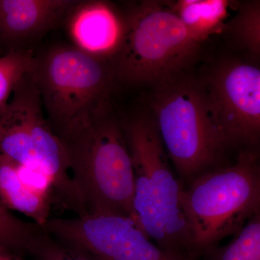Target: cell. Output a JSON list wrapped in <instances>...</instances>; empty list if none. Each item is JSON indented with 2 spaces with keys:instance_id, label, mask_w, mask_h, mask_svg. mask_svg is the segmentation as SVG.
I'll list each match as a JSON object with an SVG mask.
<instances>
[{
  "instance_id": "obj_1",
  "label": "cell",
  "mask_w": 260,
  "mask_h": 260,
  "mask_svg": "<svg viewBox=\"0 0 260 260\" xmlns=\"http://www.w3.org/2000/svg\"><path fill=\"white\" fill-rule=\"evenodd\" d=\"M134 171L133 208L140 230L157 245L194 260L181 205L183 186L173 172L153 117L121 123Z\"/></svg>"
},
{
  "instance_id": "obj_2",
  "label": "cell",
  "mask_w": 260,
  "mask_h": 260,
  "mask_svg": "<svg viewBox=\"0 0 260 260\" xmlns=\"http://www.w3.org/2000/svg\"><path fill=\"white\" fill-rule=\"evenodd\" d=\"M48 122L59 139L109 112L115 73L110 60L74 45H59L34 56L30 71Z\"/></svg>"
},
{
  "instance_id": "obj_3",
  "label": "cell",
  "mask_w": 260,
  "mask_h": 260,
  "mask_svg": "<svg viewBox=\"0 0 260 260\" xmlns=\"http://www.w3.org/2000/svg\"><path fill=\"white\" fill-rule=\"evenodd\" d=\"M181 200L198 260L260 213L257 155L243 150L232 165L202 174L182 188Z\"/></svg>"
},
{
  "instance_id": "obj_4",
  "label": "cell",
  "mask_w": 260,
  "mask_h": 260,
  "mask_svg": "<svg viewBox=\"0 0 260 260\" xmlns=\"http://www.w3.org/2000/svg\"><path fill=\"white\" fill-rule=\"evenodd\" d=\"M153 119L183 187L223 166L228 145L214 118L206 88L174 77L157 84Z\"/></svg>"
},
{
  "instance_id": "obj_5",
  "label": "cell",
  "mask_w": 260,
  "mask_h": 260,
  "mask_svg": "<svg viewBox=\"0 0 260 260\" xmlns=\"http://www.w3.org/2000/svg\"><path fill=\"white\" fill-rule=\"evenodd\" d=\"M87 213H114L134 222V171L121 123L109 112L61 140Z\"/></svg>"
},
{
  "instance_id": "obj_6",
  "label": "cell",
  "mask_w": 260,
  "mask_h": 260,
  "mask_svg": "<svg viewBox=\"0 0 260 260\" xmlns=\"http://www.w3.org/2000/svg\"><path fill=\"white\" fill-rule=\"evenodd\" d=\"M122 16L120 44L111 59L116 78L160 83L177 76L194 58L199 44L188 34L172 3L140 2Z\"/></svg>"
},
{
  "instance_id": "obj_7",
  "label": "cell",
  "mask_w": 260,
  "mask_h": 260,
  "mask_svg": "<svg viewBox=\"0 0 260 260\" xmlns=\"http://www.w3.org/2000/svg\"><path fill=\"white\" fill-rule=\"evenodd\" d=\"M30 71L0 111V155L45 174L52 181L54 198L77 215H83L86 210L72 178L66 149L44 115Z\"/></svg>"
},
{
  "instance_id": "obj_8",
  "label": "cell",
  "mask_w": 260,
  "mask_h": 260,
  "mask_svg": "<svg viewBox=\"0 0 260 260\" xmlns=\"http://www.w3.org/2000/svg\"><path fill=\"white\" fill-rule=\"evenodd\" d=\"M59 241L99 260H191L162 249L133 220L114 213H86L61 218L55 226Z\"/></svg>"
},
{
  "instance_id": "obj_9",
  "label": "cell",
  "mask_w": 260,
  "mask_h": 260,
  "mask_svg": "<svg viewBox=\"0 0 260 260\" xmlns=\"http://www.w3.org/2000/svg\"><path fill=\"white\" fill-rule=\"evenodd\" d=\"M207 93L214 118L228 145H255L260 133V70L252 64L220 67Z\"/></svg>"
},
{
  "instance_id": "obj_10",
  "label": "cell",
  "mask_w": 260,
  "mask_h": 260,
  "mask_svg": "<svg viewBox=\"0 0 260 260\" xmlns=\"http://www.w3.org/2000/svg\"><path fill=\"white\" fill-rule=\"evenodd\" d=\"M76 0H0V43L10 50L27 49L64 21Z\"/></svg>"
},
{
  "instance_id": "obj_11",
  "label": "cell",
  "mask_w": 260,
  "mask_h": 260,
  "mask_svg": "<svg viewBox=\"0 0 260 260\" xmlns=\"http://www.w3.org/2000/svg\"><path fill=\"white\" fill-rule=\"evenodd\" d=\"M64 21L75 47L111 61L120 44L123 16L106 2L76 0Z\"/></svg>"
},
{
  "instance_id": "obj_12",
  "label": "cell",
  "mask_w": 260,
  "mask_h": 260,
  "mask_svg": "<svg viewBox=\"0 0 260 260\" xmlns=\"http://www.w3.org/2000/svg\"><path fill=\"white\" fill-rule=\"evenodd\" d=\"M54 196L29 183L18 164L0 155V202L44 227L49 220Z\"/></svg>"
},
{
  "instance_id": "obj_13",
  "label": "cell",
  "mask_w": 260,
  "mask_h": 260,
  "mask_svg": "<svg viewBox=\"0 0 260 260\" xmlns=\"http://www.w3.org/2000/svg\"><path fill=\"white\" fill-rule=\"evenodd\" d=\"M229 5L224 0H180L172 8L191 39L200 44L225 26Z\"/></svg>"
},
{
  "instance_id": "obj_14",
  "label": "cell",
  "mask_w": 260,
  "mask_h": 260,
  "mask_svg": "<svg viewBox=\"0 0 260 260\" xmlns=\"http://www.w3.org/2000/svg\"><path fill=\"white\" fill-rule=\"evenodd\" d=\"M47 234L44 227L17 218L0 202V244L20 255L32 257Z\"/></svg>"
},
{
  "instance_id": "obj_15",
  "label": "cell",
  "mask_w": 260,
  "mask_h": 260,
  "mask_svg": "<svg viewBox=\"0 0 260 260\" xmlns=\"http://www.w3.org/2000/svg\"><path fill=\"white\" fill-rule=\"evenodd\" d=\"M208 260H260V213L251 218L223 246L205 254Z\"/></svg>"
},
{
  "instance_id": "obj_16",
  "label": "cell",
  "mask_w": 260,
  "mask_h": 260,
  "mask_svg": "<svg viewBox=\"0 0 260 260\" xmlns=\"http://www.w3.org/2000/svg\"><path fill=\"white\" fill-rule=\"evenodd\" d=\"M34 56L30 49L10 50L0 56V111L22 78L31 70Z\"/></svg>"
},
{
  "instance_id": "obj_17",
  "label": "cell",
  "mask_w": 260,
  "mask_h": 260,
  "mask_svg": "<svg viewBox=\"0 0 260 260\" xmlns=\"http://www.w3.org/2000/svg\"><path fill=\"white\" fill-rule=\"evenodd\" d=\"M227 28L246 49L259 55V2H249L243 5L237 15L228 23Z\"/></svg>"
},
{
  "instance_id": "obj_18",
  "label": "cell",
  "mask_w": 260,
  "mask_h": 260,
  "mask_svg": "<svg viewBox=\"0 0 260 260\" xmlns=\"http://www.w3.org/2000/svg\"><path fill=\"white\" fill-rule=\"evenodd\" d=\"M32 258L34 260H99L85 251L56 240L48 234L42 239Z\"/></svg>"
},
{
  "instance_id": "obj_19",
  "label": "cell",
  "mask_w": 260,
  "mask_h": 260,
  "mask_svg": "<svg viewBox=\"0 0 260 260\" xmlns=\"http://www.w3.org/2000/svg\"><path fill=\"white\" fill-rule=\"evenodd\" d=\"M0 260H29L0 244Z\"/></svg>"
}]
</instances>
